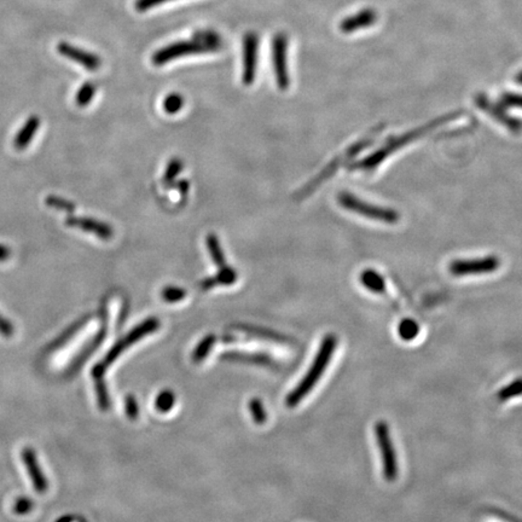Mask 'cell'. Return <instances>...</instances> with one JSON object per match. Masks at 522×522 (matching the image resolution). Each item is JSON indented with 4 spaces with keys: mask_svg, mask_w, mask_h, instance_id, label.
I'll use <instances>...</instances> for the list:
<instances>
[{
    "mask_svg": "<svg viewBox=\"0 0 522 522\" xmlns=\"http://www.w3.org/2000/svg\"><path fill=\"white\" fill-rule=\"evenodd\" d=\"M336 344H337V339L333 334H329L323 339L322 344H321L318 352L314 357L313 363H312L310 369L306 373L302 383H299L295 387V390L292 393H289L288 397H287L285 404H287L288 408H295L297 404L302 402L306 395L313 390V387L317 385L323 374L325 373L327 366H329L331 358H333V354L335 352Z\"/></svg>",
    "mask_w": 522,
    "mask_h": 522,
    "instance_id": "6da1fadb",
    "label": "cell"
},
{
    "mask_svg": "<svg viewBox=\"0 0 522 522\" xmlns=\"http://www.w3.org/2000/svg\"><path fill=\"white\" fill-rule=\"evenodd\" d=\"M159 328H160V321L159 319L149 318L145 322L140 323L138 327L132 329L128 335L120 340L119 342L115 344V346H113V348L108 352V354H106L102 361H99L97 366H94V369H92V376H94V381L96 380H102L103 376L106 374V369H108V366L113 364L119 358L120 354L123 351H126L130 346L138 342L142 337L150 335L151 333L156 331Z\"/></svg>",
    "mask_w": 522,
    "mask_h": 522,
    "instance_id": "7a4b0ae2",
    "label": "cell"
},
{
    "mask_svg": "<svg viewBox=\"0 0 522 522\" xmlns=\"http://www.w3.org/2000/svg\"><path fill=\"white\" fill-rule=\"evenodd\" d=\"M337 200L341 207H344L349 212L356 213L361 217L368 218V219L383 221L386 224H395L400 219L399 213L394 209L366 204V201L358 199L349 192H341Z\"/></svg>",
    "mask_w": 522,
    "mask_h": 522,
    "instance_id": "3957f363",
    "label": "cell"
},
{
    "mask_svg": "<svg viewBox=\"0 0 522 522\" xmlns=\"http://www.w3.org/2000/svg\"><path fill=\"white\" fill-rule=\"evenodd\" d=\"M374 430L378 450L381 454V461H383V478L387 481H394L399 474V464H398V457L395 454L394 445L392 442L390 427L381 421L375 425Z\"/></svg>",
    "mask_w": 522,
    "mask_h": 522,
    "instance_id": "277c9868",
    "label": "cell"
},
{
    "mask_svg": "<svg viewBox=\"0 0 522 522\" xmlns=\"http://www.w3.org/2000/svg\"><path fill=\"white\" fill-rule=\"evenodd\" d=\"M450 119H452V118H442V119L434 121L430 125H427L425 128H418L416 131H412L408 133V135H404L403 137L390 140L385 148L380 149L378 151H376L371 156L366 159L364 161L361 162V166H358V168H361V170H373L376 166H378L380 162L383 161L390 154L393 153L395 150H398V149L402 148L404 145L408 144L412 140L425 136V133H429V132L433 131L434 128H437L439 123H446V121H449Z\"/></svg>",
    "mask_w": 522,
    "mask_h": 522,
    "instance_id": "5b68a950",
    "label": "cell"
},
{
    "mask_svg": "<svg viewBox=\"0 0 522 522\" xmlns=\"http://www.w3.org/2000/svg\"><path fill=\"white\" fill-rule=\"evenodd\" d=\"M209 50L204 46V44L192 38L190 40H180L175 43L166 45L157 50L151 57L154 66H163L170 63L172 61L178 60L180 57L185 56L200 55V54H209Z\"/></svg>",
    "mask_w": 522,
    "mask_h": 522,
    "instance_id": "8992f818",
    "label": "cell"
},
{
    "mask_svg": "<svg viewBox=\"0 0 522 522\" xmlns=\"http://www.w3.org/2000/svg\"><path fill=\"white\" fill-rule=\"evenodd\" d=\"M501 266V261L493 255L485 256V258H476V259L454 260L449 266L452 276H479V275H488L496 271Z\"/></svg>",
    "mask_w": 522,
    "mask_h": 522,
    "instance_id": "52a82bcc",
    "label": "cell"
},
{
    "mask_svg": "<svg viewBox=\"0 0 522 522\" xmlns=\"http://www.w3.org/2000/svg\"><path fill=\"white\" fill-rule=\"evenodd\" d=\"M287 52H288V37L285 33H277L272 40V62L276 74L277 85L282 91L288 89L290 82Z\"/></svg>",
    "mask_w": 522,
    "mask_h": 522,
    "instance_id": "ba28073f",
    "label": "cell"
},
{
    "mask_svg": "<svg viewBox=\"0 0 522 522\" xmlns=\"http://www.w3.org/2000/svg\"><path fill=\"white\" fill-rule=\"evenodd\" d=\"M258 47L259 37L254 32H248L243 38L242 81L244 85H251L254 82L258 64Z\"/></svg>",
    "mask_w": 522,
    "mask_h": 522,
    "instance_id": "9c48e42d",
    "label": "cell"
},
{
    "mask_svg": "<svg viewBox=\"0 0 522 522\" xmlns=\"http://www.w3.org/2000/svg\"><path fill=\"white\" fill-rule=\"evenodd\" d=\"M57 51L66 58L80 64L89 72H96L102 66V60L99 56L94 55L92 52L81 50L80 47L74 46L72 44L66 43V42H62L57 45Z\"/></svg>",
    "mask_w": 522,
    "mask_h": 522,
    "instance_id": "30bf717a",
    "label": "cell"
},
{
    "mask_svg": "<svg viewBox=\"0 0 522 522\" xmlns=\"http://www.w3.org/2000/svg\"><path fill=\"white\" fill-rule=\"evenodd\" d=\"M476 104H478L480 109H483V111H486L488 115H491V116L495 118L498 123H503L505 128H509L510 131H521V123H520L518 120L510 118L509 115L505 113L503 106H497V104H493V103L491 102L486 96H484V94H479V96L476 97Z\"/></svg>",
    "mask_w": 522,
    "mask_h": 522,
    "instance_id": "8fae6325",
    "label": "cell"
},
{
    "mask_svg": "<svg viewBox=\"0 0 522 522\" xmlns=\"http://www.w3.org/2000/svg\"><path fill=\"white\" fill-rule=\"evenodd\" d=\"M378 21V13L374 9H363L359 13L348 16L340 23V30L346 35H351L357 30L369 28Z\"/></svg>",
    "mask_w": 522,
    "mask_h": 522,
    "instance_id": "7c38bea8",
    "label": "cell"
},
{
    "mask_svg": "<svg viewBox=\"0 0 522 522\" xmlns=\"http://www.w3.org/2000/svg\"><path fill=\"white\" fill-rule=\"evenodd\" d=\"M22 459H23L25 467H26L27 471H28V476H30L35 490L40 493L45 492L47 490V480L44 476L42 468L39 466L38 459H37L35 451L30 449V447H27V449L22 451Z\"/></svg>",
    "mask_w": 522,
    "mask_h": 522,
    "instance_id": "4fadbf2b",
    "label": "cell"
},
{
    "mask_svg": "<svg viewBox=\"0 0 522 522\" xmlns=\"http://www.w3.org/2000/svg\"><path fill=\"white\" fill-rule=\"evenodd\" d=\"M66 224L72 228L84 230L87 232H92L102 240H111L114 235L113 229L108 224L94 220V219H89V218L70 217L67 219Z\"/></svg>",
    "mask_w": 522,
    "mask_h": 522,
    "instance_id": "5bb4252c",
    "label": "cell"
},
{
    "mask_svg": "<svg viewBox=\"0 0 522 522\" xmlns=\"http://www.w3.org/2000/svg\"><path fill=\"white\" fill-rule=\"evenodd\" d=\"M39 126H40V119L38 116H35V115L30 116V119L27 120L26 123L23 125L21 131L18 132L15 140H13L15 148L18 150L26 149L33 139L35 132L38 131Z\"/></svg>",
    "mask_w": 522,
    "mask_h": 522,
    "instance_id": "9a60e30c",
    "label": "cell"
},
{
    "mask_svg": "<svg viewBox=\"0 0 522 522\" xmlns=\"http://www.w3.org/2000/svg\"><path fill=\"white\" fill-rule=\"evenodd\" d=\"M192 38L197 42H200L201 44H204V46L207 47L211 52L220 51L223 45H224L220 35L213 30H196L195 33L192 35Z\"/></svg>",
    "mask_w": 522,
    "mask_h": 522,
    "instance_id": "2e32d148",
    "label": "cell"
},
{
    "mask_svg": "<svg viewBox=\"0 0 522 522\" xmlns=\"http://www.w3.org/2000/svg\"><path fill=\"white\" fill-rule=\"evenodd\" d=\"M361 282L371 293L383 294L386 292L385 278L373 268L364 270L361 275Z\"/></svg>",
    "mask_w": 522,
    "mask_h": 522,
    "instance_id": "e0dca14e",
    "label": "cell"
},
{
    "mask_svg": "<svg viewBox=\"0 0 522 522\" xmlns=\"http://www.w3.org/2000/svg\"><path fill=\"white\" fill-rule=\"evenodd\" d=\"M236 278H237V275H236L234 268L225 266V268H221V271L219 272L217 277L204 280L202 283V288L207 290V289L212 288L217 285H232V283H235Z\"/></svg>",
    "mask_w": 522,
    "mask_h": 522,
    "instance_id": "ac0fdd59",
    "label": "cell"
},
{
    "mask_svg": "<svg viewBox=\"0 0 522 522\" xmlns=\"http://www.w3.org/2000/svg\"><path fill=\"white\" fill-rule=\"evenodd\" d=\"M399 336L404 341H412L420 333V325L414 319L408 318L402 321L398 327Z\"/></svg>",
    "mask_w": 522,
    "mask_h": 522,
    "instance_id": "d6986e66",
    "label": "cell"
},
{
    "mask_svg": "<svg viewBox=\"0 0 522 522\" xmlns=\"http://www.w3.org/2000/svg\"><path fill=\"white\" fill-rule=\"evenodd\" d=\"M216 342V337L213 335L207 336L204 337L200 344H197L195 351L192 352V361L195 363H200V361H204L207 354H209L211 348L213 347V344Z\"/></svg>",
    "mask_w": 522,
    "mask_h": 522,
    "instance_id": "ffe728a7",
    "label": "cell"
},
{
    "mask_svg": "<svg viewBox=\"0 0 522 522\" xmlns=\"http://www.w3.org/2000/svg\"><path fill=\"white\" fill-rule=\"evenodd\" d=\"M518 395H522V378H518L513 383H510L508 386L502 388L501 391L498 392V399L501 402H507V400L516 398Z\"/></svg>",
    "mask_w": 522,
    "mask_h": 522,
    "instance_id": "44dd1931",
    "label": "cell"
},
{
    "mask_svg": "<svg viewBox=\"0 0 522 522\" xmlns=\"http://www.w3.org/2000/svg\"><path fill=\"white\" fill-rule=\"evenodd\" d=\"M97 91V87L92 82H85L81 86L80 89L77 91L75 96V102L79 106H86L92 101L94 94Z\"/></svg>",
    "mask_w": 522,
    "mask_h": 522,
    "instance_id": "7402d4cb",
    "label": "cell"
},
{
    "mask_svg": "<svg viewBox=\"0 0 522 522\" xmlns=\"http://www.w3.org/2000/svg\"><path fill=\"white\" fill-rule=\"evenodd\" d=\"M174 404H175V395L173 392L162 391L160 394L157 395L156 400H155V408L157 411L160 412H168L173 409Z\"/></svg>",
    "mask_w": 522,
    "mask_h": 522,
    "instance_id": "603a6c76",
    "label": "cell"
},
{
    "mask_svg": "<svg viewBox=\"0 0 522 522\" xmlns=\"http://www.w3.org/2000/svg\"><path fill=\"white\" fill-rule=\"evenodd\" d=\"M248 409H249L253 421L256 425H263L268 420V414L263 408V402L258 398H254L248 403Z\"/></svg>",
    "mask_w": 522,
    "mask_h": 522,
    "instance_id": "cb8c5ba5",
    "label": "cell"
},
{
    "mask_svg": "<svg viewBox=\"0 0 522 522\" xmlns=\"http://www.w3.org/2000/svg\"><path fill=\"white\" fill-rule=\"evenodd\" d=\"M207 246H209V253L212 255L214 263H217L219 268H225V258H224V254L221 251L218 238L214 235H209V238H207Z\"/></svg>",
    "mask_w": 522,
    "mask_h": 522,
    "instance_id": "d4e9b609",
    "label": "cell"
},
{
    "mask_svg": "<svg viewBox=\"0 0 522 522\" xmlns=\"http://www.w3.org/2000/svg\"><path fill=\"white\" fill-rule=\"evenodd\" d=\"M226 357H232L234 361H247V363H254V364H263V366H270L272 361L270 358L259 354H244V353H230L226 354Z\"/></svg>",
    "mask_w": 522,
    "mask_h": 522,
    "instance_id": "484cf974",
    "label": "cell"
},
{
    "mask_svg": "<svg viewBox=\"0 0 522 522\" xmlns=\"http://www.w3.org/2000/svg\"><path fill=\"white\" fill-rule=\"evenodd\" d=\"M96 393H97V402L99 408L103 411H106L111 408V398L108 394V390H106V383L102 380H96Z\"/></svg>",
    "mask_w": 522,
    "mask_h": 522,
    "instance_id": "4316f807",
    "label": "cell"
},
{
    "mask_svg": "<svg viewBox=\"0 0 522 522\" xmlns=\"http://www.w3.org/2000/svg\"><path fill=\"white\" fill-rule=\"evenodd\" d=\"M184 106V98L179 94H170L163 101V109L168 114L178 113Z\"/></svg>",
    "mask_w": 522,
    "mask_h": 522,
    "instance_id": "83f0119b",
    "label": "cell"
},
{
    "mask_svg": "<svg viewBox=\"0 0 522 522\" xmlns=\"http://www.w3.org/2000/svg\"><path fill=\"white\" fill-rule=\"evenodd\" d=\"M161 297L167 302H178L187 297V292L184 289L177 287H167L162 290Z\"/></svg>",
    "mask_w": 522,
    "mask_h": 522,
    "instance_id": "f1b7e54d",
    "label": "cell"
},
{
    "mask_svg": "<svg viewBox=\"0 0 522 522\" xmlns=\"http://www.w3.org/2000/svg\"><path fill=\"white\" fill-rule=\"evenodd\" d=\"M47 206H50L52 209H60V211H66V212H73L75 206L69 202V201L57 197V196H49L46 199Z\"/></svg>",
    "mask_w": 522,
    "mask_h": 522,
    "instance_id": "f546056e",
    "label": "cell"
},
{
    "mask_svg": "<svg viewBox=\"0 0 522 522\" xmlns=\"http://www.w3.org/2000/svg\"><path fill=\"white\" fill-rule=\"evenodd\" d=\"M125 411H126V415H128L131 420H136L137 417H138V414H139V406H138L137 399L133 397V395H128V397L125 398Z\"/></svg>",
    "mask_w": 522,
    "mask_h": 522,
    "instance_id": "4dcf8cb0",
    "label": "cell"
},
{
    "mask_svg": "<svg viewBox=\"0 0 522 522\" xmlns=\"http://www.w3.org/2000/svg\"><path fill=\"white\" fill-rule=\"evenodd\" d=\"M502 106H508V108H518L522 109V94H504L502 96Z\"/></svg>",
    "mask_w": 522,
    "mask_h": 522,
    "instance_id": "1f68e13d",
    "label": "cell"
},
{
    "mask_svg": "<svg viewBox=\"0 0 522 522\" xmlns=\"http://www.w3.org/2000/svg\"><path fill=\"white\" fill-rule=\"evenodd\" d=\"M168 1H170V0H136L135 6H136L137 11L145 13L148 10L153 9L155 6H159L163 3H168Z\"/></svg>",
    "mask_w": 522,
    "mask_h": 522,
    "instance_id": "d6a6232c",
    "label": "cell"
},
{
    "mask_svg": "<svg viewBox=\"0 0 522 522\" xmlns=\"http://www.w3.org/2000/svg\"><path fill=\"white\" fill-rule=\"evenodd\" d=\"M32 508H33V503L30 501V499H26V498H21V499H18V502H16V504H15V511L18 514H21V515H23V514H27L28 511H30L32 510Z\"/></svg>",
    "mask_w": 522,
    "mask_h": 522,
    "instance_id": "836d02e7",
    "label": "cell"
},
{
    "mask_svg": "<svg viewBox=\"0 0 522 522\" xmlns=\"http://www.w3.org/2000/svg\"><path fill=\"white\" fill-rule=\"evenodd\" d=\"M180 168H182V163L178 160H173V161L170 162V166L167 167V170H166V180L173 179L178 174Z\"/></svg>",
    "mask_w": 522,
    "mask_h": 522,
    "instance_id": "e575fe53",
    "label": "cell"
},
{
    "mask_svg": "<svg viewBox=\"0 0 522 522\" xmlns=\"http://www.w3.org/2000/svg\"><path fill=\"white\" fill-rule=\"evenodd\" d=\"M0 334L6 336V337L13 335V324L9 321H6L1 314H0Z\"/></svg>",
    "mask_w": 522,
    "mask_h": 522,
    "instance_id": "d590c367",
    "label": "cell"
},
{
    "mask_svg": "<svg viewBox=\"0 0 522 522\" xmlns=\"http://www.w3.org/2000/svg\"><path fill=\"white\" fill-rule=\"evenodd\" d=\"M10 256H11V251H10L9 248L0 244V261L9 259Z\"/></svg>",
    "mask_w": 522,
    "mask_h": 522,
    "instance_id": "8d00e7d4",
    "label": "cell"
},
{
    "mask_svg": "<svg viewBox=\"0 0 522 522\" xmlns=\"http://www.w3.org/2000/svg\"><path fill=\"white\" fill-rule=\"evenodd\" d=\"M515 81H516L518 84H520V85H522V70L521 72L518 73L516 77H515Z\"/></svg>",
    "mask_w": 522,
    "mask_h": 522,
    "instance_id": "74e56055",
    "label": "cell"
}]
</instances>
